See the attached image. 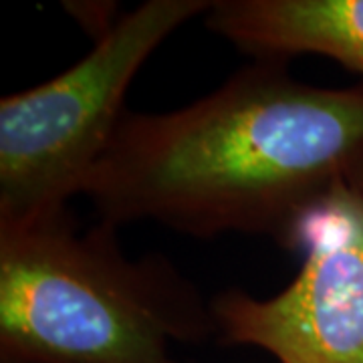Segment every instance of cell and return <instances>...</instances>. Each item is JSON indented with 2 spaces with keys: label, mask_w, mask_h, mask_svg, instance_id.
Returning <instances> with one entry per match:
<instances>
[{
  "label": "cell",
  "mask_w": 363,
  "mask_h": 363,
  "mask_svg": "<svg viewBox=\"0 0 363 363\" xmlns=\"http://www.w3.org/2000/svg\"><path fill=\"white\" fill-rule=\"evenodd\" d=\"M204 21L259 61L311 52L363 83V0H214Z\"/></svg>",
  "instance_id": "cell-5"
},
{
  "label": "cell",
  "mask_w": 363,
  "mask_h": 363,
  "mask_svg": "<svg viewBox=\"0 0 363 363\" xmlns=\"http://www.w3.org/2000/svg\"><path fill=\"white\" fill-rule=\"evenodd\" d=\"M208 0H147L123 13L73 67L0 101V230L67 212L128 113L131 81Z\"/></svg>",
  "instance_id": "cell-3"
},
{
  "label": "cell",
  "mask_w": 363,
  "mask_h": 363,
  "mask_svg": "<svg viewBox=\"0 0 363 363\" xmlns=\"http://www.w3.org/2000/svg\"><path fill=\"white\" fill-rule=\"evenodd\" d=\"M286 250L297 277L272 297L230 289L210 301L216 335L279 363H363V190L339 184L303 214Z\"/></svg>",
  "instance_id": "cell-4"
},
{
  "label": "cell",
  "mask_w": 363,
  "mask_h": 363,
  "mask_svg": "<svg viewBox=\"0 0 363 363\" xmlns=\"http://www.w3.org/2000/svg\"><path fill=\"white\" fill-rule=\"evenodd\" d=\"M116 226L67 212L0 230L2 363H180L176 341L214 331L212 305L169 260L125 257Z\"/></svg>",
  "instance_id": "cell-2"
},
{
  "label": "cell",
  "mask_w": 363,
  "mask_h": 363,
  "mask_svg": "<svg viewBox=\"0 0 363 363\" xmlns=\"http://www.w3.org/2000/svg\"><path fill=\"white\" fill-rule=\"evenodd\" d=\"M355 186H357V188H362V190H363V176H362V178H359V180L355 182Z\"/></svg>",
  "instance_id": "cell-6"
},
{
  "label": "cell",
  "mask_w": 363,
  "mask_h": 363,
  "mask_svg": "<svg viewBox=\"0 0 363 363\" xmlns=\"http://www.w3.org/2000/svg\"><path fill=\"white\" fill-rule=\"evenodd\" d=\"M363 176V83L319 87L259 61L168 113L128 111L83 196L111 226L264 234L286 247L303 214Z\"/></svg>",
  "instance_id": "cell-1"
}]
</instances>
